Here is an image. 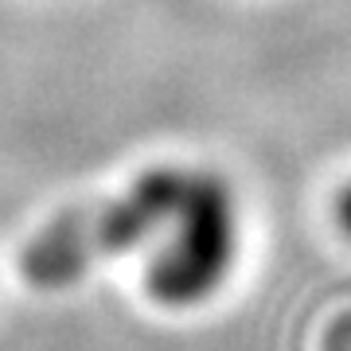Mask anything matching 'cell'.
Segmentation results:
<instances>
[{"instance_id": "1", "label": "cell", "mask_w": 351, "mask_h": 351, "mask_svg": "<svg viewBox=\"0 0 351 351\" xmlns=\"http://www.w3.org/2000/svg\"><path fill=\"white\" fill-rule=\"evenodd\" d=\"M188 176L191 168H172V164L149 168L121 195L55 219L27 242L20 258L24 281L39 289H59L110 258L133 254L156 239L164 242L160 230L176 223L188 191Z\"/></svg>"}, {"instance_id": "2", "label": "cell", "mask_w": 351, "mask_h": 351, "mask_svg": "<svg viewBox=\"0 0 351 351\" xmlns=\"http://www.w3.org/2000/svg\"><path fill=\"white\" fill-rule=\"evenodd\" d=\"M239 254V207L223 176L191 168L176 223L149 265V293L160 304H203L226 281Z\"/></svg>"}, {"instance_id": "3", "label": "cell", "mask_w": 351, "mask_h": 351, "mask_svg": "<svg viewBox=\"0 0 351 351\" xmlns=\"http://www.w3.org/2000/svg\"><path fill=\"white\" fill-rule=\"evenodd\" d=\"M336 223H339V230L351 239V184L336 195Z\"/></svg>"}]
</instances>
